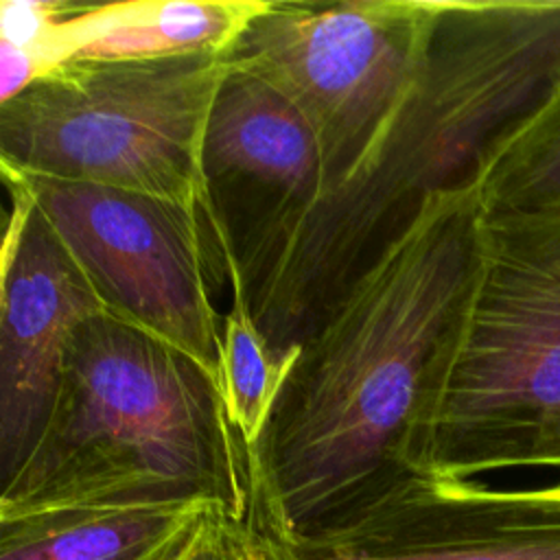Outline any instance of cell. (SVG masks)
<instances>
[{
	"mask_svg": "<svg viewBox=\"0 0 560 560\" xmlns=\"http://www.w3.org/2000/svg\"><path fill=\"white\" fill-rule=\"evenodd\" d=\"M479 184L431 195L295 346L249 451L256 532H308L429 475L435 422L483 269Z\"/></svg>",
	"mask_w": 560,
	"mask_h": 560,
	"instance_id": "obj_1",
	"label": "cell"
},
{
	"mask_svg": "<svg viewBox=\"0 0 560 560\" xmlns=\"http://www.w3.org/2000/svg\"><path fill=\"white\" fill-rule=\"evenodd\" d=\"M558 88L560 0H435L409 92L245 289L273 359H291L431 195L479 184Z\"/></svg>",
	"mask_w": 560,
	"mask_h": 560,
	"instance_id": "obj_2",
	"label": "cell"
},
{
	"mask_svg": "<svg viewBox=\"0 0 560 560\" xmlns=\"http://www.w3.org/2000/svg\"><path fill=\"white\" fill-rule=\"evenodd\" d=\"M188 503L252 521L249 448L230 420L219 376L103 311L68 346L48 420L2 483L0 518Z\"/></svg>",
	"mask_w": 560,
	"mask_h": 560,
	"instance_id": "obj_3",
	"label": "cell"
},
{
	"mask_svg": "<svg viewBox=\"0 0 560 560\" xmlns=\"http://www.w3.org/2000/svg\"><path fill=\"white\" fill-rule=\"evenodd\" d=\"M230 50L72 59L0 103L2 168L203 203L201 149Z\"/></svg>",
	"mask_w": 560,
	"mask_h": 560,
	"instance_id": "obj_4",
	"label": "cell"
},
{
	"mask_svg": "<svg viewBox=\"0 0 560 560\" xmlns=\"http://www.w3.org/2000/svg\"><path fill=\"white\" fill-rule=\"evenodd\" d=\"M483 269L429 475L523 468L560 418V206L483 214Z\"/></svg>",
	"mask_w": 560,
	"mask_h": 560,
	"instance_id": "obj_5",
	"label": "cell"
},
{
	"mask_svg": "<svg viewBox=\"0 0 560 560\" xmlns=\"http://www.w3.org/2000/svg\"><path fill=\"white\" fill-rule=\"evenodd\" d=\"M433 15L435 0H267L230 59L306 118L328 192L409 92Z\"/></svg>",
	"mask_w": 560,
	"mask_h": 560,
	"instance_id": "obj_6",
	"label": "cell"
},
{
	"mask_svg": "<svg viewBox=\"0 0 560 560\" xmlns=\"http://www.w3.org/2000/svg\"><path fill=\"white\" fill-rule=\"evenodd\" d=\"M2 177L28 195L107 313L219 376L223 319L210 287L230 276L199 206L9 168Z\"/></svg>",
	"mask_w": 560,
	"mask_h": 560,
	"instance_id": "obj_7",
	"label": "cell"
},
{
	"mask_svg": "<svg viewBox=\"0 0 560 560\" xmlns=\"http://www.w3.org/2000/svg\"><path fill=\"white\" fill-rule=\"evenodd\" d=\"M256 534L267 560H560V481L413 475L308 532Z\"/></svg>",
	"mask_w": 560,
	"mask_h": 560,
	"instance_id": "obj_8",
	"label": "cell"
},
{
	"mask_svg": "<svg viewBox=\"0 0 560 560\" xmlns=\"http://www.w3.org/2000/svg\"><path fill=\"white\" fill-rule=\"evenodd\" d=\"M203 203L225 262L247 289L326 192V164L306 118L267 81L234 66L203 133Z\"/></svg>",
	"mask_w": 560,
	"mask_h": 560,
	"instance_id": "obj_9",
	"label": "cell"
},
{
	"mask_svg": "<svg viewBox=\"0 0 560 560\" xmlns=\"http://www.w3.org/2000/svg\"><path fill=\"white\" fill-rule=\"evenodd\" d=\"M11 214L0 291V477L37 442L77 328L107 311L28 195L7 182Z\"/></svg>",
	"mask_w": 560,
	"mask_h": 560,
	"instance_id": "obj_10",
	"label": "cell"
},
{
	"mask_svg": "<svg viewBox=\"0 0 560 560\" xmlns=\"http://www.w3.org/2000/svg\"><path fill=\"white\" fill-rule=\"evenodd\" d=\"M267 0H144L105 7L48 2L35 37L20 46L39 72L72 59H155L232 50Z\"/></svg>",
	"mask_w": 560,
	"mask_h": 560,
	"instance_id": "obj_11",
	"label": "cell"
},
{
	"mask_svg": "<svg viewBox=\"0 0 560 560\" xmlns=\"http://www.w3.org/2000/svg\"><path fill=\"white\" fill-rule=\"evenodd\" d=\"M214 512L221 510L188 503L0 518V560H173Z\"/></svg>",
	"mask_w": 560,
	"mask_h": 560,
	"instance_id": "obj_12",
	"label": "cell"
},
{
	"mask_svg": "<svg viewBox=\"0 0 560 560\" xmlns=\"http://www.w3.org/2000/svg\"><path fill=\"white\" fill-rule=\"evenodd\" d=\"M230 308L223 317L219 348V385L234 429L252 451L265 433L282 383L293 363H278L252 315L241 271L228 262Z\"/></svg>",
	"mask_w": 560,
	"mask_h": 560,
	"instance_id": "obj_13",
	"label": "cell"
},
{
	"mask_svg": "<svg viewBox=\"0 0 560 560\" xmlns=\"http://www.w3.org/2000/svg\"><path fill=\"white\" fill-rule=\"evenodd\" d=\"M479 199L483 214L560 206V88L490 160Z\"/></svg>",
	"mask_w": 560,
	"mask_h": 560,
	"instance_id": "obj_14",
	"label": "cell"
},
{
	"mask_svg": "<svg viewBox=\"0 0 560 560\" xmlns=\"http://www.w3.org/2000/svg\"><path fill=\"white\" fill-rule=\"evenodd\" d=\"M173 560H267V556L249 523L214 512Z\"/></svg>",
	"mask_w": 560,
	"mask_h": 560,
	"instance_id": "obj_15",
	"label": "cell"
},
{
	"mask_svg": "<svg viewBox=\"0 0 560 560\" xmlns=\"http://www.w3.org/2000/svg\"><path fill=\"white\" fill-rule=\"evenodd\" d=\"M527 466L560 468V418L540 435L534 451L529 453Z\"/></svg>",
	"mask_w": 560,
	"mask_h": 560,
	"instance_id": "obj_16",
	"label": "cell"
}]
</instances>
